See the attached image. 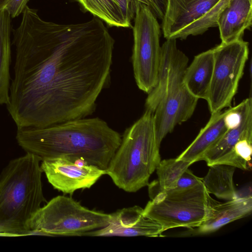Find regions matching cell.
<instances>
[{
  "label": "cell",
  "mask_w": 252,
  "mask_h": 252,
  "mask_svg": "<svg viewBox=\"0 0 252 252\" xmlns=\"http://www.w3.org/2000/svg\"><path fill=\"white\" fill-rule=\"evenodd\" d=\"M27 5L13 30L15 59L7 110L17 128L85 118L108 78L114 40L94 17L78 24L42 19Z\"/></svg>",
  "instance_id": "6da1fadb"
},
{
  "label": "cell",
  "mask_w": 252,
  "mask_h": 252,
  "mask_svg": "<svg viewBox=\"0 0 252 252\" xmlns=\"http://www.w3.org/2000/svg\"><path fill=\"white\" fill-rule=\"evenodd\" d=\"M16 139L41 160L65 158L106 170L122 137L99 118H80L45 127L17 128Z\"/></svg>",
  "instance_id": "7a4b0ae2"
},
{
  "label": "cell",
  "mask_w": 252,
  "mask_h": 252,
  "mask_svg": "<svg viewBox=\"0 0 252 252\" xmlns=\"http://www.w3.org/2000/svg\"><path fill=\"white\" fill-rule=\"evenodd\" d=\"M41 159L31 153L9 162L0 175V235H30L27 224L46 202Z\"/></svg>",
  "instance_id": "3957f363"
},
{
  "label": "cell",
  "mask_w": 252,
  "mask_h": 252,
  "mask_svg": "<svg viewBox=\"0 0 252 252\" xmlns=\"http://www.w3.org/2000/svg\"><path fill=\"white\" fill-rule=\"evenodd\" d=\"M154 113L145 110L126 129L111 159L106 174L119 189L135 192L148 186L151 175L160 161Z\"/></svg>",
  "instance_id": "277c9868"
},
{
  "label": "cell",
  "mask_w": 252,
  "mask_h": 252,
  "mask_svg": "<svg viewBox=\"0 0 252 252\" xmlns=\"http://www.w3.org/2000/svg\"><path fill=\"white\" fill-rule=\"evenodd\" d=\"M110 214L90 210L71 197L58 195L32 216L27 224L30 234L82 236L109 224Z\"/></svg>",
  "instance_id": "5b68a950"
},
{
  "label": "cell",
  "mask_w": 252,
  "mask_h": 252,
  "mask_svg": "<svg viewBox=\"0 0 252 252\" xmlns=\"http://www.w3.org/2000/svg\"><path fill=\"white\" fill-rule=\"evenodd\" d=\"M212 199L203 183L186 189L160 191L147 203L143 215L159 223L164 231L179 227L192 229L205 219Z\"/></svg>",
  "instance_id": "8992f818"
},
{
  "label": "cell",
  "mask_w": 252,
  "mask_h": 252,
  "mask_svg": "<svg viewBox=\"0 0 252 252\" xmlns=\"http://www.w3.org/2000/svg\"><path fill=\"white\" fill-rule=\"evenodd\" d=\"M132 27V62L136 84L149 94L155 86L161 56L160 26L150 8L137 1Z\"/></svg>",
  "instance_id": "52a82bcc"
},
{
  "label": "cell",
  "mask_w": 252,
  "mask_h": 252,
  "mask_svg": "<svg viewBox=\"0 0 252 252\" xmlns=\"http://www.w3.org/2000/svg\"><path fill=\"white\" fill-rule=\"evenodd\" d=\"M212 49L214 69L206 99L211 114L231 107L249 54V43L243 39L221 42Z\"/></svg>",
  "instance_id": "ba28073f"
},
{
  "label": "cell",
  "mask_w": 252,
  "mask_h": 252,
  "mask_svg": "<svg viewBox=\"0 0 252 252\" xmlns=\"http://www.w3.org/2000/svg\"><path fill=\"white\" fill-rule=\"evenodd\" d=\"M230 0H166L162 20L164 37L186 39L218 27V19Z\"/></svg>",
  "instance_id": "9c48e42d"
},
{
  "label": "cell",
  "mask_w": 252,
  "mask_h": 252,
  "mask_svg": "<svg viewBox=\"0 0 252 252\" xmlns=\"http://www.w3.org/2000/svg\"><path fill=\"white\" fill-rule=\"evenodd\" d=\"M40 167L54 189L72 195L76 190L90 189L106 170L91 164L79 165L65 158L41 161Z\"/></svg>",
  "instance_id": "30bf717a"
},
{
  "label": "cell",
  "mask_w": 252,
  "mask_h": 252,
  "mask_svg": "<svg viewBox=\"0 0 252 252\" xmlns=\"http://www.w3.org/2000/svg\"><path fill=\"white\" fill-rule=\"evenodd\" d=\"M176 40L166 39L161 46L157 83L148 94L145 104L146 110L153 113L162 99L184 84L189 58L178 48Z\"/></svg>",
  "instance_id": "8fae6325"
},
{
  "label": "cell",
  "mask_w": 252,
  "mask_h": 252,
  "mask_svg": "<svg viewBox=\"0 0 252 252\" xmlns=\"http://www.w3.org/2000/svg\"><path fill=\"white\" fill-rule=\"evenodd\" d=\"M198 100L184 84L161 100L154 112L156 134L159 146L177 125L190 118Z\"/></svg>",
  "instance_id": "7c38bea8"
},
{
  "label": "cell",
  "mask_w": 252,
  "mask_h": 252,
  "mask_svg": "<svg viewBox=\"0 0 252 252\" xmlns=\"http://www.w3.org/2000/svg\"><path fill=\"white\" fill-rule=\"evenodd\" d=\"M108 225L85 233L89 236H163L162 226L156 220L145 217L139 206L124 208L110 214Z\"/></svg>",
  "instance_id": "4fadbf2b"
},
{
  "label": "cell",
  "mask_w": 252,
  "mask_h": 252,
  "mask_svg": "<svg viewBox=\"0 0 252 252\" xmlns=\"http://www.w3.org/2000/svg\"><path fill=\"white\" fill-rule=\"evenodd\" d=\"M252 211L251 193L243 196H238L223 203L212 198L205 219L196 227L195 234L205 235L214 232L229 223L249 216Z\"/></svg>",
  "instance_id": "5bb4252c"
},
{
  "label": "cell",
  "mask_w": 252,
  "mask_h": 252,
  "mask_svg": "<svg viewBox=\"0 0 252 252\" xmlns=\"http://www.w3.org/2000/svg\"><path fill=\"white\" fill-rule=\"evenodd\" d=\"M218 27L221 43L243 39L252 24V0H230L220 14Z\"/></svg>",
  "instance_id": "9a60e30c"
},
{
  "label": "cell",
  "mask_w": 252,
  "mask_h": 252,
  "mask_svg": "<svg viewBox=\"0 0 252 252\" xmlns=\"http://www.w3.org/2000/svg\"><path fill=\"white\" fill-rule=\"evenodd\" d=\"M226 111L211 114L206 125L191 143L177 158L192 164L200 161L227 130L224 122Z\"/></svg>",
  "instance_id": "2e32d148"
},
{
  "label": "cell",
  "mask_w": 252,
  "mask_h": 252,
  "mask_svg": "<svg viewBox=\"0 0 252 252\" xmlns=\"http://www.w3.org/2000/svg\"><path fill=\"white\" fill-rule=\"evenodd\" d=\"M214 65L213 49L195 56L188 65L184 84L189 91L199 99H206L210 89Z\"/></svg>",
  "instance_id": "e0dca14e"
},
{
  "label": "cell",
  "mask_w": 252,
  "mask_h": 252,
  "mask_svg": "<svg viewBox=\"0 0 252 252\" xmlns=\"http://www.w3.org/2000/svg\"><path fill=\"white\" fill-rule=\"evenodd\" d=\"M241 121L235 127L227 129L220 139L202 157L210 166L220 158L229 152L237 142L242 138L252 136V99L251 97L243 100Z\"/></svg>",
  "instance_id": "ac0fdd59"
},
{
  "label": "cell",
  "mask_w": 252,
  "mask_h": 252,
  "mask_svg": "<svg viewBox=\"0 0 252 252\" xmlns=\"http://www.w3.org/2000/svg\"><path fill=\"white\" fill-rule=\"evenodd\" d=\"M11 17L7 12H0V105L9 99L11 62Z\"/></svg>",
  "instance_id": "d6986e66"
},
{
  "label": "cell",
  "mask_w": 252,
  "mask_h": 252,
  "mask_svg": "<svg viewBox=\"0 0 252 252\" xmlns=\"http://www.w3.org/2000/svg\"><path fill=\"white\" fill-rule=\"evenodd\" d=\"M209 166L207 174L202 178L209 194L226 200L236 198L238 196L233 182L236 168L223 164H213Z\"/></svg>",
  "instance_id": "ffe728a7"
},
{
  "label": "cell",
  "mask_w": 252,
  "mask_h": 252,
  "mask_svg": "<svg viewBox=\"0 0 252 252\" xmlns=\"http://www.w3.org/2000/svg\"><path fill=\"white\" fill-rule=\"evenodd\" d=\"M191 164L177 158L160 160L156 169L158 179L148 185L150 198L158 192L173 189L182 173Z\"/></svg>",
  "instance_id": "44dd1931"
},
{
  "label": "cell",
  "mask_w": 252,
  "mask_h": 252,
  "mask_svg": "<svg viewBox=\"0 0 252 252\" xmlns=\"http://www.w3.org/2000/svg\"><path fill=\"white\" fill-rule=\"evenodd\" d=\"M77 0L87 11L110 26L131 27V22L126 18L118 0Z\"/></svg>",
  "instance_id": "7402d4cb"
},
{
  "label": "cell",
  "mask_w": 252,
  "mask_h": 252,
  "mask_svg": "<svg viewBox=\"0 0 252 252\" xmlns=\"http://www.w3.org/2000/svg\"><path fill=\"white\" fill-rule=\"evenodd\" d=\"M252 154V136L245 137L239 140L229 152L214 164H223L242 170H251Z\"/></svg>",
  "instance_id": "603a6c76"
},
{
  "label": "cell",
  "mask_w": 252,
  "mask_h": 252,
  "mask_svg": "<svg viewBox=\"0 0 252 252\" xmlns=\"http://www.w3.org/2000/svg\"><path fill=\"white\" fill-rule=\"evenodd\" d=\"M202 183V178L195 175L188 168L182 173L175 187L171 189H186L194 187Z\"/></svg>",
  "instance_id": "cb8c5ba5"
},
{
  "label": "cell",
  "mask_w": 252,
  "mask_h": 252,
  "mask_svg": "<svg viewBox=\"0 0 252 252\" xmlns=\"http://www.w3.org/2000/svg\"><path fill=\"white\" fill-rule=\"evenodd\" d=\"M148 6L155 16L160 20L164 17L166 0H134Z\"/></svg>",
  "instance_id": "d4e9b609"
},
{
  "label": "cell",
  "mask_w": 252,
  "mask_h": 252,
  "mask_svg": "<svg viewBox=\"0 0 252 252\" xmlns=\"http://www.w3.org/2000/svg\"><path fill=\"white\" fill-rule=\"evenodd\" d=\"M29 1V0H9L4 10L7 12L11 18H15L23 12Z\"/></svg>",
  "instance_id": "484cf974"
},
{
  "label": "cell",
  "mask_w": 252,
  "mask_h": 252,
  "mask_svg": "<svg viewBox=\"0 0 252 252\" xmlns=\"http://www.w3.org/2000/svg\"><path fill=\"white\" fill-rule=\"evenodd\" d=\"M9 0H0V12L4 10Z\"/></svg>",
  "instance_id": "4316f807"
}]
</instances>
